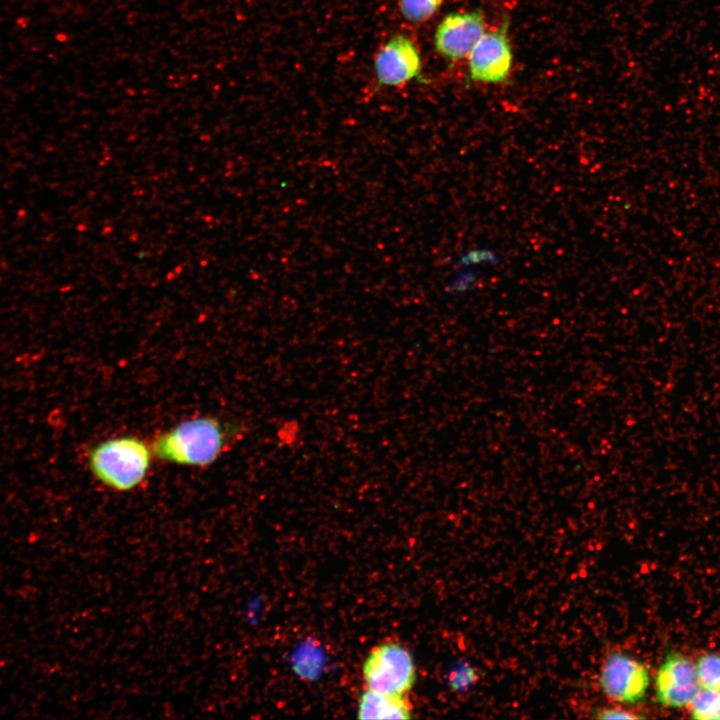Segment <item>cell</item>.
<instances>
[{
  "instance_id": "10",
  "label": "cell",
  "mask_w": 720,
  "mask_h": 720,
  "mask_svg": "<svg viewBox=\"0 0 720 720\" xmlns=\"http://www.w3.org/2000/svg\"><path fill=\"white\" fill-rule=\"evenodd\" d=\"M691 716L699 720H720V692L701 688L691 703Z\"/></svg>"
},
{
  "instance_id": "7",
  "label": "cell",
  "mask_w": 720,
  "mask_h": 720,
  "mask_svg": "<svg viewBox=\"0 0 720 720\" xmlns=\"http://www.w3.org/2000/svg\"><path fill=\"white\" fill-rule=\"evenodd\" d=\"M485 32L481 9L451 12L436 27L434 47L442 58L453 64L467 58Z\"/></svg>"
},
{
  "instance_id": "8",
  "label": "cell",
  "mask_w": 720,
  "mask_h": 720,
  "mask_svg": "<svg viewBox=\"0 0 720 720\" xmlns=\"http://www.w3.org/2000/svg\"><path fill=\"white\" fill-rule=\"evenodd\" d=\"M656 696L660 705L668 708L690 706L701 689L696 665L679 652L668 653L658 668Z\"/></svg>"
},
{
  "instance_id": "3",
  "label": "cell",
  "mask_w": 720,
  "mask_h": 720,
  "mask_svg": "<svg viewBox=\"0 0 720 720\" xmlns=\"http://www.w3.org/2000/svg\"><path fill=\"white\" fill-rule=\"evenodd\" d=\"M365 689L390 695H408L416 682V666L409 649L399 641L374 646L362 664Z\"/></svg>"
},
{
  "instance_id": "11",
  "label": "cell",
  "mask_w": 720,
  "mask_h": 720,
  "mask_svg": "<svg viewBox=\"0 0 720 720\" xmlns=\"http://www.w3.org/2000/svg\"><path fill=\"white\" fill-rule=\"evenodd\" d=\"M443 1L399 0V10L406 21L419 24L429 20L439 10Z\"/></svg>"
},
{
  "instance_id": "14",
  "label": "cell",
  "mask_w": 720,
  "mask_h": 720,
  "mask_svg": "<svg viewBox=\"0 0 720 720\" xmlns=\"http://www.w3.org/2000/svg\"><path fill=\"white\" fill-rule=\"evenodd\" d=\"M455 672L452 684L457 689L467 688L477 679L475 671L469 666L461 667Z\"/></svg>"
},
{
  "instance_id": "4",
  "label": "cell",
  "mask_w": 720,
  "mask_h": 720,
  "mask_svg": "<svg viewBox=\"0 0 720 720\" xmlns=\"http://www.w3.org/2000/svg\"><path fill=\"white\" fill-rule=\"evenodd\" d=\"M509 23V18L503 16L500 26L492 32H485L474 46L468 56V84H499L507 81L513 63Z\"/></svg>"
},
{
  "instance_id": "1",
  "label": "cell",
  "mask_w": 720,
  "mask_h": 720,
  "mask_svg": "<svg viewBox=\"0 0 720 720\" xmlns=\"http://www.w3.org/2000/svg\"><path fill=\"white\" fill-rule=\"evenodd\" d=\"M239 429L211 416L184 420L158 434L151 443L154 457L171 464L202 467L214 463Z\"/></svg>"
},
{
  "instance_id": "12",
  "label": "cell",
  "mask_w": 720,
  "mask_h": 720,
  "mask_svg": "<svg viewBox=\"0 0 720 720\" xmlns=\"http://www.w3.org/2000/svg\"><path fill=\"white\" fill-rule=\"evenodd\" d=\"M695 665L701 688L720 692V655L704 654Z\"/></svg>"
},
{
  "instance_id": "2",
  "label": "cell",
  "mask_w": 720,
  "mask_h": 720,
  "mask_svg": "<svg viewBox=\"0 0 720 720\" xmlns=\"http://www.w3.org/2000/svg\"><path fill=\"white\" fill-rule=\"evenodd\" d=\"M153 456L151 445L139 437L126 435L91 447L87 462L98 482L111 490L127 492L145 481Z\"/></svg>"
},
{
  "instance_id": "9",
  "label": "cell",
  "mask_w": 720,
  "mask_h": 720,
  "mask_svg": "<svg viewBox=\"0 0 720 720\" xmlns=\"http://www.w3.org/2000/svg\"><path fill=\"white\" fill-rule=\"evenodd\" d=\"M413 704L408 695H390L364 689L358 705L359 719H410Z\"/></svg>"
},
{
  "instance_id": "13",
  "label": "cell",
  "mask_w": 720,
  "mask_h": 720,
  "mask_svg": "<svg viewBox=\"0 0 720 720\" xmlns=\"http://www.w3.org/2000/svg\"><path fill=\"white\" fill-rule=\"evenodd\" d=\"M594 716L599 719H639L644 717L629 710L615 707L599 708L594 711Z\"/></svg>"
},
{
  "instance_id": "5",
  "label": "cell",
  "mask_w": 720,
  "mask_h": 720,
  "mask_svg": "<svg viewBox=\"0 0 720 720\" xmlns=\"http://www.w3.org/2000/svg\"><path fill=\"white\" fill-rule=\"evenodd\" d=\"M649 683L647 667L633 656L614 651L603 661L599 685L603 694L614 702L638 703L644 698Z\"/></svg>"
},
{
  "instance_id": "6",
  "label": "cell",
  "mask_w": 720,
  "mask_h": 720,
  "mask_svg": "<svg viewBox=\"0 0 720 720\" xmlns=\"http://www.w3.org/2000/svg\"><path fill=\"white\" fill-rule=\"evenodd\" d=\"M376 88L399 87L411 81L427 82L416 44L404 34L389 38L374 59Z\"/></svg>"
}]
</instances>
